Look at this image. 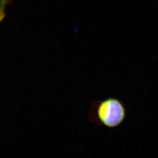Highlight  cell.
<instances>
[{
  "label": "cell",
  "instance_id": "cell-3",
  "mask_svg": "<svg viewBox=\"0 0 158 158\" xmlns=\"http://www.w3.org/2000/svg\"><path fill=\"white\" fill-rule=\"evenodd\" d=\"M0 23H1V22H0Z\"/></svg>",
  "mask_w": 158,
  "mask_h": 158
},
{
  "label": "cell",
  "instance_id": "cell-2",
  "mask_svg": "<svg viewBox=\"0 0 158 158\" xmlns=\"http://www.w3.org/2000/svg\"><path fill=\"white\" fill-rule=\"evenodd\" d=\"M8 0H0V22L5 15V9L7 5Z\"/></svg>",
  "mask_w": 158,
  "mask_h": 158
},
{
  "label": "cell",
  "instance_id": "cell-1",
  "mask_svg": "<svg viewBox=\"0 0 158 158\" xmlns=\"http://www.w3.org/2000/svg\"><path fill=\"white\" fill-rule=\"evenodd\" d=\"M93 120L97 124L107 128L121 125L127 116L125 106L118 99L109 97L94 105Z\"/></svg>",
  "mask_w": 158,
  "mask_h": 158
}]
</instances>
